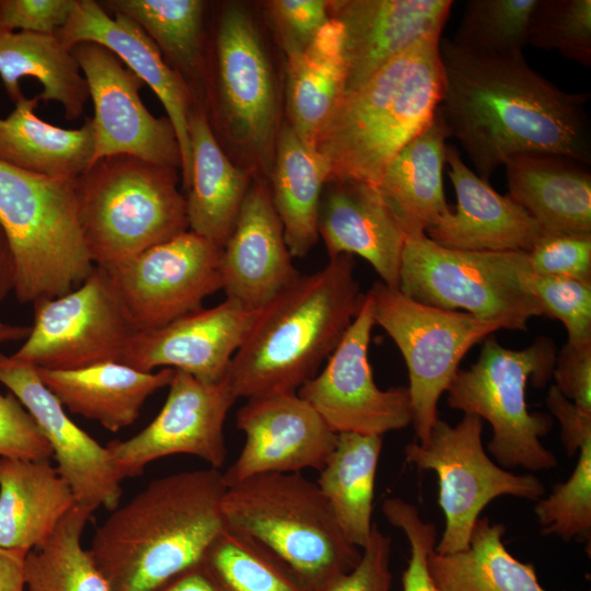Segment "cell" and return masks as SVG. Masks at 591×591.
I'll list each match as a JSON object with an SVG mask.
<instances>
[{
  "label": "cell",
  "instance_id": "cell-21",
  "mask_svg": "<svg viewBox=\"0 0 591 591\" xmlns=\"http://www.w3.org/2000/svg\"><path fill=\"white\" fill-rule=\"evenodd\" d=\"M55 35L70 49L83 42L106 47L151 88L175 129L182 155L181 181L187 190L192 173L188 118L198 104L187 83L165 62L147 33L125 14L111 15L99 1L77 0L68 22Z\"/></svg>",
  "mask_w": 591,
  "mask_h": 591
},
{
  "label": "cell",
  "instance_id": "cell-5",
  "mask_svg": "<svg viewBox=\"0 0 591 591\" xmlns=\"http://www.w3.org/2000/svg\"><path fill=\"white\" fill-rule=\"evenodd\" d=\"M204 111L240 166L255 178L270 177L282 125L280 100L264 38L243 3L220 5L212 47L207 48Z\"/></svg>",
  "mask_w": 591,
  "mask_h": 591
},
{
  "label": "cell",
  "instance_id": "cell-15",
  "mask_svg": "<svg viewBox=\"0 0 591 591\" xmlns=\"http://www.w3.org/2000/svg\"><path fill=\"white\" fill-rule=\"evenodd\" d=\"M374 325L372 302L366 293L323 370L297 392L335 433L382 437L413 422L408 387L381 390L373 380L368 351Z\"/></svg>",
  "mask_w": 591,
  "mask_h": 591
},
{
  "label": "cell",
  "instance_id": "cell-9",
  "mask_svg": "<svg viewBox=\"0 0 591 591\" xmlns=\"http://www.w3.org/2000/svg\"><path fill=\"white\" fill-rule=\"evenodd\" d=\"M557 350L548 337L523 349L505 348L495 336L484 339L478 359L453 378L448 393L451 408L487 420L493 428L488 451L503 467L532 472L557 465L541 442L552 427L547 414L530 413L526 384L543 387L553 375Z\"/></svg>",
  "mask_w": 591,
  "mask_h": 591
},
{
  "label": "cell",
  "instance_id": "cell-47",
  "mask_svg": "<svg viewBox=\"0 0 591 591\" xmlns=\"http://www.w3.org/2000/svg\"><path fill=\"white\" fill-rule=\"evenodd\" d=\"M0 457L50 461L53 451L33 417L11 393L0 394Z\"/></svg>",
  "mask_w": 591,
  "mask_h": 591
},
{
  "label": "cell",
  "instance_id": "cell-19",
  "mask_svg": "<svg viewBox=\"0 0 591 591\" xmlns=\"http://www.w3.org/2000/svg\"><path fill=\"white\" fill-rule=\"evenodd\" d=\"M236 427L245 443L222 473L228 487L258 474L320 471L337 440L297 392L247 398L236 414Z\"/></svg>",
  "mask_w": 591,
  "mask_h": 591
},
{
  "label": "cell",
  "instance_id": "cell-17",
  "mask_svg": "<svg viewBox=\"0 0 591 591\" xmlns=\"http://www.w3.org/2000/svg\"><path fill=\"white\" fill-rule=\"evenodd\" d=\"M71 50L94 108L91 164L106 157L128 154L181 172L175 129L167 116L155 117L144 106L139 93L144 83L100 44L83 42Z\"/></svg>",
  "mask_w": 591,
  "mask_h": 591
},
{
  "label": "cell",
  "instance_id": "cell-16",
  "mask_svg": "<svg viewBox=\"0 0 591 591\" xmlns=\"http://www.w3.org/2000/svg\"><path fill=\"white\" fill-rule=\"evenodd\" d=\"M167 386L163 407L146 428L105 445L121 479L138 476L149 463L174 454L197 456L217 470L225 461L223 427L237 399L227 379L204 383L174 370Z\"/></svg>",
  "mask_w": 591,
  "mask_h": 591
},
{
  "label": "cell",
  "instance_id": "cell-29",
  "mask_svg": "<svg viewBox=\"0 0 591 591\" xmlns=\"http://www.w3.org/2000/svg\"><path fill=\"white\" fill-rule=\"evenodd\" d=\"M449 137L438 106L427 126L390 161L376 186L406 236L426 233L451 209L442 185Z\"/></svg>",
  "mask_w": 591,
  "mask_h": 591
},
{
  "label": "cell",
  "instance_id": "cell-13",
  "mask_svg": "<svg viewBox=\"0 0 591 591\" xmlns=\"http://www.w3.org/2000/svg\"><path fill=\"white\" fill-rule=\"evenodd\" d=\"M34 324L15 359L47 370L121 362L137 332L106 269L95 266L71 292L34 303Z\"/></svg>",
  "mask_w": 591,
  "mask_h": 591
},
{
  "label": "cell",
  "instance_id": "cell-25",
  "mask_svg": "<svg viewBox=\"0 0 591 591\" xmlns=\"http://www.w3.org/2000/svg\"><path fill=\"white\" fill-rule=\"evenodd\" d=\"M318 236L329 258L359 255L384 285L398 288L406 233L373 185L339 179L324 186Z\"/></svg>",
  "mask_w": 591,
  "mask_h": 591
},
{
  "label": "cell",
  "instance_id": "cell-3",
  "mask_svg": "<svg viewBox=\"0 0 591 591\" xmlns=\"http://www.w3.org/2000/svg\"><path fill=\"white\" fill-rule=\"evenodd\" d=\"M363 300L354 255L299 275L257 311L225 376L233 394L247 399L298 392L335 350Z\"/></svg>",
  "mask_w": 591,
  "mask_h": 591
},
{
  "label": "cell",
  "instance_id": "cell-4",
  "mask_svg": "<svg viewBox=\"0 0 591 591\" xmlns=\"http://www.w3.org/2000/svg\"><path fill=\"white\" fill-rule=\"evenodd\" d=\"M440 35L418 40L343 97L315 144L326 183L376 187L390 161L431 120L443 89Z\"/></svg>",
  "mask_w": 591,
  "mask_h": 591
},
{
  "label": "cell",
  "instance_id": "cell-14",
  "mask_svg": "<svg viewBox=\"0 0 591 591\" xmlns=\"http://www.w3.org/2000/svg\"><path fill=\"white\" fill-rule=\"evenodd\" d=\"M222 246L187 230L106 269L137 332L202 309L222 289Z\"/></svg>",
  "mask_w": 591,
  "mask_h": 591
},
{
  "label": "cell",
  "instance_id": "cell-6",
  "mask_svg": "<svg viewBox=\"0 0 591 591\" xmlns=\"http://www.w3.org/2000/svg\"><path fill=\"white\" fill-rule=\"evenodd\" d=\"M221 510L227 528L265 545L315 591L361 558L316 482L301 472L258 474L229 486Z\"/></svg>",
  "mask_w": 591,
  "mask_h": 591
},
{
  "label": "cell",
  "instance_id": "cell-48",
  "mask_svg": "<svg viewBox=\"0 0 591 591\" xmlns=\"http://www.w3.org/2000/svg\"><path fill=\"white\" fill-rule=\"evenodd\" d=\"M391 538L373 524L370 537L361 549V558L348 572L338 576L318 591H390Z\"/></svg>",
  "mask_w": 591,
  "mask_h": 591
},
{
  "label": "cell",
  "instance_id": "cell-30",
  "mask_svg": "<svg viewBox=\"0 0 591 591\" xmlns=\"http://www.w3.org/2000/svg\"><path fill=\"white\" fill-rule=\"evenodd\" d=\"M76 505L50 461L0 457V546L31 551Z\"/></svg>",
  "mask_w": 591,
  "mask_h": 591
},
{
  "label": "cell",
  "instance_id": "cell-11",
  "mask_svg": "<svg viewBox=\"0 0 591 591\" xmlns=\"http://www.w3.org/2000/svg\"><path fill=\"white\" fill-rule=\"evenodd\" d=\"M374 324L399 349L407 370L413 422L419 443H426L439 419L438 403L447 392L467 351L499 325L460 311L420 303L376 281L367 292Z\"/></svg>",
  "mask_w": 591,
  "mask_h": 591
},
{
  "label": "cell",
  "instance_id": "cell-1",
  "mask_svg": "<svg viewBox=\"0 0 591 591\" xmlns=\"http://www.w3.org/2000/svg\"><path fill=\"white\" fill-rule=\"evenodd\" d=\"M439 109L450 131L489 181L514 155L554 153L591 163L589 92H567L533 70L522 53L474 55L440 39Z\"/></svg>",
  "mask_w": 591,
  "mask_h": 591
},
{
  "label": "cell",
  "instance_id": "cell-33",
  "mask_svg": "<svg viewBox=\"0 0 591 591\" xmlns=\"http://www.w3.org/2000/svg\"><path fill=\"white\" fill-rule=\"evenodd\" d=\"M274 208L292 257H303L318 240V212L327 170L322 157L282 123L270 174Z\"/></svg>",
  "mask_w": 591,
  "mask_h": 591
},
{
  "label": "cell",
  "instance_id": "cell-54",
  "mask_svg": "<svg viewBox=\"0 0 591 591\" xmlns=\"http://www.w3.org/2000/svg\"><path fill=\"white\" fill-rule=\"evenodd\" d=\"M14 289V264L11 251L0 227V305Z\"/></svg>",
  "mask_w": 591,
  "mask_h": 591
},
{
  "label": "cell",
  "instance_id": "cell-51",
  "mask_svg": "<svg viewBox=\"0 0 591 591\" xmlns=\"http://www.w3.org/2000/svg\"><path fill=\"white\" fill-rule=\"evenodd\" d=\"M545 403L560 424V438L567 455L573 456L583 443L591 440V412L565 397L554 384Z\"/></svg>",
  "mask_w": 591,
  "mask_h": 591
},
{
  "label": "cell",
  "instance_id": "cell-32",
  "mask_svg": "<svg viewBox=\"0 0 591 591\" xmlns=\"http://www.w3.org/2000/svg\"><path fill=\"white\" fill-rule=\"evenodd\" d=\"M38 96H24L0 117V161L50 178L73 181L91 164L94 151L92 118L66 129L39 118Z\"/></svg>",
  "mask_w": 591,
  "mask_h": 591
},
{
  "label": "cell",
  "instance_id": "cell-34",
  "mask_svg": "<svg viewBox=\"0 0 591 591\" xmlns=\"http://www.w3.org/2000/svg\"><path fill=\"white\" fill-rule=\"evenodd\" d=\"M25 77L42 83L39 101L59 103L66 119L83 115L90 94L72 50L56 35L0 28V79L13 104L24 97L20 80Z\"/></svg>",
  "mask_w": 591,
  "mask_h": 591
},
{
  "label": "cell",
  "instance_id": "cell-2",
  "mask_svg": "<svg viewBox=\"0 0 591 591\" xmlns=\"http://www.w3.org/2000/svg\"><path fill=\"white\" fill-rule=\"evenodd\" d=\"M228 486L217 468L151 480L95 530L88 549L111 591H155L200 564L225 528Z\"/></svg>",
  "mask_w": 591,
  "mask_h": 591
},
{
  "label": "cell",
  "instance_id": "cell-45",
  "mask_svg": "<svg viewBox=\"0 0 591 591\" xmlns=\"http://www.w3.org/2000/svg\"><path fill=\"white\" fill-rule=\"evenodd\" d=\"M263 3L286 56L304 50L331 20L328 0H270Z\"/></svg>",
  "mask_w": 591,
  "mask_h": 591
},
{
  "label": "cell",
  "instance_id": "cell-7",
  "mask_svg": "<svg viewBox=\"0 0 591 591\" xmlns=\"http://www.w3.org/2000/svg\"><path fill=\"white\" fill-rule=\"evenodd\" d=\"M179 174L116 154L97 160L76 178L81 229L95 266L112 269L188 230Z\"/></svg>",
  "mask_w": 591,
  "mask_h": 591
},
{
  "label": "cell",
  "instance_id": "cell-31",
  "mask_svg": "<svg viewBox=\"0 0 591 591\" xmlns=\"http://www.w3.org/2000/svg\"><path fill=\"white\" fill-rule=\"evenodd\" d=\"M286 59L287 123L304 144L315 150L345 96L347 70L340 23L331 19L304 50Z\"/></svg>",
  "mask_w": 591,
  "mask_h": 591
},
{
  "label": "cell",
  "instance_id": "cell-23",
  "mask_svg": "<svg viewBox=\"0 0 591 591\" xmlns=\"http://www.w3.org/2000/svg\"><path fill=\"white\" fill-rule=\"evenodd\" d=\"M291 258L269 185L256 177L222 247V290L227 299L259 310L299 277Z\"/></svg>",
  "mask_w": 591,
  "mask_h": 591
},
{
  "label": "cell",
  "instance_id": "cell-12",
  "mask_svg": "<svg viewBox=\"0 0 591 591\" xmlns=\"http://www.w3.org/2000/svg\"><path fill=\"white\" fill-rule=\"evenodd\" d=\"M483 420L464 414L455 426L438 419L426 443L406 445L405 460L421 471L438 476L439 506L444 530L434 546L438 554H451L468 547L470 537L484 508L501 496L537 501L545 486L532 474L518 475L503 470L486 453Z\"/></svg>",
  "mask_w": 591,
  "mask_h": 591
},
{
  "label": "cell",
  "instance_id": "cell-22",
  "mask_svg": "<svg viewBox=\"0 0 591 591\" xmlns=\"http://www.w3.org/2000/svg\"><path fill=\"white\" fill-rule=\"evenodd\" d=\"M451 0H328L343 27L345 95L357 91L391 60L432 34H441Z\"/></svg>",
  "mask_w": 591,
  "mask_h": 591
},
{
  "label": "cell",
  "instance_id": "cell-49",
  "mask_svg": "<svg viewBox=\"0 0 591 591\" xmlns=\"http://www.w3.org/2000/svg\"><path fill=\"white\" fill-rule=\"evenodd\" d=\"M76 4L77 0H0V28L55 35Z\"/></svg>",
  "mask_w": 591,
  "mask_h": 591
},
{
  "label": "cell",
  "instance_id": "cell-39",
  "mask_svg": "<svg viewBox=\"0 0 591 591\" xmlns=\"http://www.w3.org/2000/svg\"><path fill=\"white\" fill-rule=\"evenodd\" d=\"M200 563L222 591H315L265 545L227 526Z\"/></svg>",
  "mask_w": 591,
  "mask_h": 591
},
{
  "label": "cell",
  "instance_id": "cell-37",
  "mask_svg": "<svg viewBox=\"0 0 591 591\" xmlns=\"http://www.w3.org/2000/svg\"><path fill=\"white\" fill-rule=\"evenodd\" d=\"M382 437L337 433L335 448L318 471L317 486L328 501L346 538L359 549L367 544Z\"/></svg>",
  "mask_w": 591,
  "mask_h": 591
},
{
  "label": "cell",
  "instance_id": "cell-8",
  "mask_svg": "<svg viewBox=\"0 0 591 591\" xmlns=\"http://www.w3.org/2000/svg\"><path fill=\"white\" fill-rule=\"evenodd\" d=\"M74 181L30 173L0 161V227L13 258V291L21 303L67 294L94 270Z\"/></svg>",
  "mask_w": 591,
  "mask_h": 591
},
{
  "label": "cell",
  "instance_id": "cell-40",
  "mask_svg": "<svg viewBox=\"0 0 591 591\" xmlns=\"http://www.w3.org/2000/svg\"><path fill=\"white\" fill-rule=\"evenodd\" d=\"M538 0H468L455 35L459 49L483 56L522 53Z\"/></svg>",
  "mask_w": 591,
  "mask_h": 591
},
{
  "label": "cell",
  "instance_id": "cell-50",
  "mask_svg": "<svg viewBox=\"0 0 591 591\" xmlns=\"http://www.w3.org/2000/svg\"><path fill=\"white\" fill-rule=\"evenodd\" d=\"M553 376L559 392L587 412H591V343H566L556 355Z\"/></svg>",
  "mask_w": 591,
  "mask_h": 591
},
{
  "label": "cell",
  "instance_id": "cell-18",
  "mask_svg": "<svg viewBox=\"0 0 591 591\" xmlns=\"http://www.w3.org/2000/svg\"><path fill=\"white\" fill-rule=\"evenodd\" d=\"M0 383L25 407L53 451L57 471L76 505L113 511L121 498V478L106 447L79 428L43 383L37 368L0 351Z\"/></svg>",
  "mask_w": 591,
  "mask_h": 591
},
{
  "label": "cell",
  "instance_id": "cell-36",
  "mask_svg": "<svg viewBox=\"0 0 591 591\" xmlns=\"http://www.w3.org/2000/svg\"><path fill=\"white\" fill-rule=\"evenodd\" d=\"M506 528L478 518L468 547L428 557V569L437 591H547L538 582L535 567L522 563L506 548Z\"/></svg>",
  "mask_w": 591,
  "mask_h": 591
},
{
  "label": "cell",
  "instance_id": "cell-41",
  "mask_svg": "<svg viewBox=\"0 0 591 591\" xmlns=\"http://www.w3.org/2000/svg\"><path fill=\"white\" fill-rule=\"evenodd\" d=\"M577 464L566 482L556 484L547 497L536 501L534 513L543 534L565 541L590 542L591 536V440L578 451Z\"/></svg>",
  "mask_w": 591,
  "mask_h": 591
},
{
  "label": "cell",
  "instance_id": "cell-38",
  "mask_svg": "<svg viewBox=\"0 0 591 591\" xmlns=\"http://www.w3.org/2000/svg\"><path fill=\"white\" fill-rule=\"evenodd\" d=\"M92 511L74 505L54 532L25 558L27 591H111L90 552L81 544Z\"/></svg>",
  "mask_w": 591,
  "mask_h": 591
},
{
  "label": "cell",
  "instance_id": "cell-52",
  "mask_svg": "<svg viewBox=\"0 0 591 591\" xmlns=\"http://www.w3.org/2000/svg\"><path fill=\"white\" fill-rule=\"evenodd\" d=\"M28 552L0 546V591H24L25 558Z\"/></svg>",
  "mask_w": 591,
  "mask_h": 591
},
{
  "label": "cell",
  "instance_id": "cell-55",
  "mask_svg": "<svg viewBox=\"0 0 591 591\" xmlns=\"http://www.w3.org/2000/svg\"><path fill=\"white\" fill-rule=\"evenodd\" d=\"M31 331V326L12 325L0 320V345L24 340Z\"/></svg>",
  "mask_w": 591,
  "mask_h": 591
},
{
  "label": "cell",
  "instance_id": "cell-42",
  "mask_svg": "<svg viewBox=\"0 0 591 591\" xmlns=\"http://www.w3.org/2000/svg\"><path fill=\"white\" fill-rule=\"evenodd\" d=\"M528 44L557 50L583 67L591 66V1L538 0L532 13Z\"/></svg>",
  "mask_w": 591,
  "mask_h": 591
},
{
  "label": "cell",
  "instance_id": "cell-46",
  "mask_svg": "<svg viewBox=\"0 0 591 591\" xmlns=\"http://www.w3.org/2000/svg\"><path fill=\"white\" fill-rule=\"evenodd\" d=\"M526 253L536 275L591 281V234L542 235Z\"/></svg>",
  "mask_w": 591,
  "mask_h": 591
},
{
  "label": "cell",
  "instance_id": "cell-20",
  "mask_svg": "<svg viewBox=\"0 0 591 591\" xmlns=\"http://www.w3.org/2000/svg\"><path fill=\"white\" fill-rule=\"evenodd\" d=\"M257 311L225 299L159 328L136 332L120 363L143 372L170 368L204 383L221 382Z\"/></svg>",
  "mask_w": 591,
  "mask_h": 591
},
{
  "label": "cell",
  "instance_id": "cell-44",
  "mask_svg": "<svg viewBox=\"0 0 591 591\" xmlns=\"http://www.w3.org/2000/svg\"><path fill=\"white\" fill-rule=\"evenodd\" d=\"M382 512L391 525L404 532L409 544L403 591H437L428 569V557L437 542L436 525L424 521L416 506L396 497L383 501Z\"/></svg>",
  "mask_w": 591,
  "mask_h": 591
},
{
  "label": "cell",
  "instance_id": "cell-35",
  "mask_svg": "<svg viewBox=\"0 0 591 591\" xmlns=\"http://www.w3.org/2000/svg\"><path fill=\"white\" fill-rule=\"evenodd\" d=\"M101 5L134 20L204 108L207 76L208 3L202 0H104Z\"/></svg>",
  "mask_w": 591,
  "mask_h": 591
},
{
  "label": "cell",
  "instance_id": "cell-10",
  "mask_svg": "<svg viewBox=\"0 0 591 591\" xmlns=\"http://www.w3.org/2000/svg\"><path fill=\"white\" fill-rule=\"evenodd\" d=\"M530 269L524 251L453 250L418 233L406 236L398 290L427 305L462 309L501 329L526 331L531 317L543 315L525 288Z\"/></svg>",
  "mask_w": 591,
  "mask_h": 591
},
{
  "label": "cell",
  "instance_id": "cell-26",
  "mask_svg": "<svg viewBox=\"0 0 591 591\" xmlns=\"http://www.w3.org/2000/svg\"><path fill=\"white\" fill-rule=\"evenodd\" d=\"M506 167L509 196L536 221L543 235L591 234V172L569 157L529 152Z\"/></svg>",
  "mask_w": 591,
  "mask_h": 591
},
{
  "label": "cell",
  "instance_id": "cell-24",
  "mask_svg": "<svg viewBox=\"0 0 591 591\" xmlns=\"http://www.w3.org/2000/svg\"><path fill=\"white\" fill-rule=\"evenodd\" d=\"M445 163L457 204L426 231L430 240L473 252H528L534 246L543 233L526 210L480 178L453 146L447 147Z\"/></svg>",
  "mask_w": 591,
  "mask_h": 591
},
{
  "label": "cell",
  "instance_id": "cell-43",
  "mask_svg": "<svg viewBox=\"0 0 591 591\" xmlns=\"http://www.w3.org/2000/svg\"><path fill=\"white\" fill-rule=\"evenodd\" d=\"M525 288L540 302L544 316L564 324L568 344L591 343V281L542 276L530 269Z\"/></svg>",
  "mask_w": 591,
  "mask_h": 591
},
{
  "label": "cell",
  "instance_id": "cell-53",
  "mask_svg": "<svg viewBox=\"0 0 591 591\" xmlns=\"http://www.w3.org/2000/svg\"><path fill=\"white\" fill-rule=\"evenodd\" d=\"M155 591H222L202 566L195 565L178 573Z\"/></svg>",
  "mask_w": 591,
  "mask_h": 591
},
{
  "label": "cell",
  "instance_id": "cell-28",
  "mask_svg": "<svg viewBox=\"0 0 591 591\" xmlns=\"http://www.w3.org/2000/svg\"><path fill=\"white\" fill-rule=\"evenodd\" d=\"M38 375L63 407L116 432L134 424L147 398L167 386L174 370L143 372L120 362L76 370L37 368Z\"/></svg>",
  "mask_w": 591,
  "mask_h": 591
},
{
  "label": "cell",
  "instance_id": "cell-27",
  "mask_svg": "<svg viewBox=\"0 0 591 591\" xmlns=\"http://www.w3.org/2000/svg\"><path fill=\"white\" fill-rule=\"evenodd\" d=\"M188 134L192 151L190 182L185 197L188 230L223 247L255 177L225 153L199 105L189 114Z\"/></svg>",
  "mask_w": 591,
  "mask_h": 591
}]
</instances>
